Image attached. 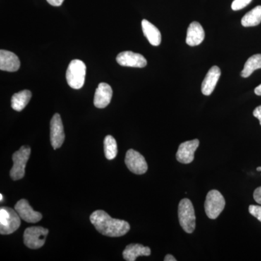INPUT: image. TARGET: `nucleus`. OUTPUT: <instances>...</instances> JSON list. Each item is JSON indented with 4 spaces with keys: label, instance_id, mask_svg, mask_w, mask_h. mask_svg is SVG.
Masks as SVG:
<instances>
[{
    "label": "nucleus",
    "instance_id": "a878e982",
    "mask_svg": "<svg viewBox=\"0 0 261 261\" xmlns=\"http://www.w3.org/2000/svg\"><path fill=\"white\" fill-rule=\"evenodd\" d=\"M253 116L259 120L261 126V106H258V107H257L254 110Z\"/></svg>",
    "mask_w": 261,
    "mask_h": 261
},
{
    "label": "nucleus",
    "instance_id": "1a4fd4ad",
    "mask_svg": "<svg viewBox=\"0 0 261 261\" xmlns=\"http://www.w3.org/2000/svg\"><path fill=\"white\" fill-rule=\"evenodd\" d=\"M64 140V128L61 117L58 113H56L50 122L51 145L55 149L59 148L63 145Z\"/></svg>",
    "mask_w": 261,
    "mask_h": 261
},
{
    "label": "nucleus",
    "instance_id": "f257e3e1",
    "mask_svg": "<svg viewBox=\"0 0 261 261\" xmlns=\"http://www.w3.org/2000/svg\"><path fill=\"white\" fill-rule=\"evenodd\" d=\"M90 221L99 233L111 238L123 236L130 230L127 221L113 219L104 211H94L90 216Z\"/></svg>",
    "mask_w": 261,
    "mask_h": 261
},
{
    "label": "nucleus",
    "instance_id": "4be33fe9",
    "mask_svg": "<svg viewBox=\"0 0 261 261\" xmlns=\"http://www.w3.org/2000/svg\"><path fill=\"white\" fill-rule=\"evenodd\" d=\"M105 155L108 160H113L118 154V147L114 137L111 135L106 136L104 140Z\"/></svg>",
    "mask_w": 261,
    "mask_h": 261
},
{
    "label": "nucleus",
    "instance_id": "aec40b11",
    "mask_svg": "<svg viewBox=\"0 0 261 261\" xmlns=\"http://www.w3.org/2000/svg\"><path fill=\"white\" fill-rule=\"evenodd\" d=\"M261 22V6L255 7L244 15L241 23L244 27H256Z\"/></svg>",
    "mask_w": 261,
    "mask_h": 261
},
{
    "label": "nucleus",
    "instance_id": "f8f14e48",
    "mask_svg": "<svg viewBox=\"0 0 261 261\" xmlns=\"http://www.w3.org/2000/svg\"><path fill=\"white\" fill-rule=\"evenodd\" d=\"M15 210L23 221L28 223H37L42 219V215L38 211L33 210L28 200L25 199L19 200L15 205Z\"/></svg>",
    "mask_w": 261,
    "mask_h": 261
},
{
    "label": "nucleus",
    "instance_id": "dca6fc26",
    "mask_svg": "<svg viewBox=\"0 0 261 261\" xmlns=\"http://www.w3.org/2000/svg\"><path fill=\"white\" fill-rule=\"evenodd\" d=\"M205 39V32L198 22H192L187 29L186 42L191 47L199 45Z\"/></svg>",
    "mask_w": 261,
    "mask_h": 261
},
{
    "label": "nucleus",
    "instance_id": "5701e85b",
    "mask_svg": "<svg viewBox=\"0 0 261 261\" xmlns=\"http://www.w3.org/2000/svg\"><path fill=\"white\" fill-rule=\"evenodd\" d=\"M251 2L252 0H233L232 4H231V9L234 11L243 9Z\"/></svg>",
    "mask_w": 261,
    "mask_h": 261
},
{
    "label": "nucleus",
    "instance_id": "ddd939ff",
    "mask_svg": "<svg viewBox=\"0 0 261 261\" xmlns=\"http://www.w3.org/2000/svg\"><path fill=\"white\" fill-rule=\"evenodd\" d=\"M113 90L111 86L106 83H100L98 85L94 94V105L97 108L107 107L112 99Z\"/></svg>",
    "mask_w": 261,
    "mask_h": 261
},
{
    "label": "nucleus",
    "instance_id": "423d86ee",
    "mask_svg": "<svg viewBox=\"0 0 261 261\" xmlns=\"http://www.w3.org/2000/svg\"><path fill=\"white\" fill-rule=\"evenodd\" d=\"M226 201L221 192L218 190H211L206 196L205 202V214L211 219H216L224 211Z\"/></svg>",
    "mask_w": 261,
    "mask_h": 261
},
{
    "label": "nucleus",
    "instance_id": "f03ea898",
    "mask_svg": "<svg viewBox=\"0 0 261 261\" xmlns=\"http://www.w3.org/2000/svg\"><path fill=\"white\" fill-rule=\"evenodd\" d=\"M178 220L182 228L187 233H191L196 227L195 209L191 200L182 199L180 201L178 209Z\"/></svg>",
    "mask_w": 261,
    "mask_h": 261
},
{
    "label": "nucleus",
    "instance_id": "a211bd4d",
    "mask_svg": "<svg viewBox=\"0 0 261 261\" xmlns=\"http://www.w3.org/2000/svg\"><path fill=\"white\" fill-rule=\"evenodd\" d=\"M142 27L144 35L152 45L159 46L161 44V34L155 25L145 19L142 21Z\"/></svg>",
    "mask_w": 261,
    "mask_h": 261
},
{
    "label": "nucleus",
    "instance_id": "7ed1b4c3",
    "mask_svg": "<svg viewBox=\"0 0 261 261\" xmlns=\"http://www.w3.org/2000/svg\"><path fill=\"white\" fill-rule=\"evenodd\" d=\"M85 63L80 60H73L66 71V80L71 88L80 89L83 87L86 76Z\"/></svg>",
    "mask_w": 261,
    "mask_h": 261
},
{
    "label": "nucleus",
    "instance_id": "cd10ccee",
    "mask_svg": "<svg viewBox=\"0 0 261 261\" xmlns=\"http://www.w3.org/2000/svg\"><path fill=\"white\" fill-rule=\"evenodd\" d=\"M164 260L165 261H176V259L175 258V257H173L172 255H170V254H168V255H166V256L165 257Z\"/></svg>",
    "mask_w": 261,
    "mask_h": 261
},
{
    "label": "nucleus",
    "instance_id": "39448f33",
    "mask_svg": "<svg viewBox=\"0 0 261 261\" xmlns=\"http://www.w3.org/2000/svg\"><path fill=\"white\" fill-rule=\"evenodd\" d=\"M31 154L29 146H23L13 155V166L10 170V175L14 181L21 179L25 176V169Z\"/></svg>",
    "mask_w": 261,
    "mask_h": 261
},
{
    "label": "nucleus",
    "instance_id": "c85d7f7f",
    "mask_svg": "<svg viewBox=\"0 0 261 261\" xmlns=\"http://www.w3.org/2000/svg\"><path fill=\"white\" fill-rule=\"evenodd\" d=\"M255 94L257 96H261V84L255 89Z\"/></svg>",
    "mask_w": 261,
    "mask_h": 261
},
{
    "label": "nucleus",
    "instance_id": "7c9ffc66",
    "mask_svg": "<svg viewBox=\"0 0 261 261\" xmlns=\"http://www.w3.org/2000/svg\"><path fill=\"white\" fill-rule=\"evenodd\" d=\"M257 171H261V167H257Z\"/></svg>",
    "mask_w": 261,
    "mask_h": 261
},
{
    "label": "nucleus",
    "instance_id": "412c9836",
    "mask_svg": "<svg viewBox=\"0 0 261 261\" xmlns=\"http://www.w3.org/2000/svg\"><path fill=\"white\" fill-rule=\"evenodd\" d=\"M261 68V54L254 55L247 59L242 70L241 75L243 78H247L253 73L255 70Z\"/></svg>",
    "mask_w": 261,
    "mask_h": 261
},
{
    "label": "nucleus",
    "instance_id": "c756f323",
    "mask_svg": "<svg viewBox=\"0 0 261 261\" xmlns=\"http://www.w3.org/2000/svg\"><path fill=\"white\" fill-rule=\"evenodd\" d=\"M3 194H0V200L3 201Z\"/></svg>",
    "mask_w": 261,
    "mask_h": 261
},
{
    "label": "nucleus",
    "instance_id": "2eb2a0df",
    "mask_svg": "<svg viewBox=\"0 0 261 261\" xmlns=\"http://www.w3.org/2000/svg\"><path fill=\"white\" fill-rule=\"evenodd\" d=\"M220 76H221V69L219 67L215 65L209 70L205 80L202 82V87H201L204 95L209 96L213 93L216 84L219 82Z\"/></svg>",
    "mask_w": 261,
    "mask_h": 261
},
{
    "label": "nucleus",
    "instance_id": "9d476101",
    "mask_svg": "<svg viewBox=\"0 0 261 261\" xmlns=\"http://www.w3.org/2000/svg\"><path fill=\"white\" fill-rule=\"evenodd\" d=\"M117 63L121 66L133 68H145L147 64L145 57L139 53L126 51L119 53L116 58Z\"/></svg>",
    "mask_w": 261,
    "mask_h": 261
},
{
    "label": "nucleus",
    "instance_id": "bb28decb",
    "mask_svg": "<svg viewBox=\"0 0 261 261\" xmlns=\"http://www.w3.org/2000/svg\"><path fill=\"white\" fill-rule=\"evenodd\" d=\"M49 5L55 7H59L63 4L64 0H47Z\"/></svg>",
    "mask_w": 261,
    "mask_h": 261
},
{
    "label": "nucleus",
    "instance_id": "20e7f679",
    "mask_svg": "<svg viewBox=\"0 0 261 261\" xmlns=\"http://www.w3.org/2000/svg\"><path fill=\"white\" fill-rule=\"evenodd\" d=\"M20 219L16 211L8 207L0 208V233L10 234L20 227Z\"/></svg>",
    "mask_w": 261,
    "mask_h": 261
},
{
    "label": "nucleus",
    "instance_id": "6ab92c4d",
    "mask_svg": "<svg viewBox=\"0 0 261 261\" xmlns=\"http://www.w3.org/2000/svg\"><path fill=\"white\" fill-rule=\"evenodd\" d=\"M32 96V92L29 90H23L13 94L11 99L12 108L18 112L23 111L25 106L28 105Z\"/></svg>",
    "mask_w": 261,
    "mask_h": 261
},
{
    "label": "nucleus",
    "instance_id": "b1692460",
    "mask_svg": "<svg viewBox=\"0 0 261 261\" xmlns=\"http://www.w3.org/2000/svg\"><path fill=\"white\" fill-rule=\"evenodd\" d=\"M249 212L261 222V206L251 205L249 207Z\"/></svg>",
    "mask_w": 261,
    "mask_h": 261
},
{
    "label": "nucleus",
    "instance_id": "6e6552de",
    "mask_svg": "<svg viewBox=\"0 0 261 261\" xmlns=\"http://www.w3.org/2000/svg\"><path fill=\"white\" fill-rule=\"evenodd\" d=\"M125 163L130 171L137 175L144 174L148 168L144 156L135 149H130L127 151Z\"/></svg>",
    "mask_w": 261,
    "mask_h": 261
},
{
    "label": "nucleus",
    "instance_id": "393cba45",
    "mask_svg": "<svg viewBox=\"0 0 261 261\" xmlns=\"http://www.w3.org/2000/svg\"><path fill=\"white\" fill-rule=\"evenodd\" d=\"M254 200L261 205V187H257L253 193Z\"/></svg>",
    "mask_w": 261,
    "mask_h": 261
},
{
    "label": "nucleus",
    "instance_id": "0eeeda50",
    "mask_svg": "<svg viewBox=\"0 0 261 261\" xmlns=\"http://www.w3.org/2000/svg\"><path fill=\"white\" fill-rule=\"evenodd\" d=\"M49 230L42 226H32L24 231V244L30 249H39L45 243Z\"/></svg>",
    "mask_w": 261,
    "mask_h": 261
},
{
    "label": "nucleus",
    "instance_id": "4468645a",
    "mask_svg": "<svg viewBox=\"0 0 261 261\" xmlns=\"http://www.w3.org/2000/svg\"><path fill=\"white\" fill-rule=\"evenodd\" d=\"M18 57L12 51L1 49L0 51V69L4 71L15 72L20 68Z\"/></svg>",
    "mask_w": 261,
    "mask_h": 261
},
{
    "label": "nucleus",
    "instance_id": "f3484780",
    "mask_svg": "<svg viewBox=\"0 0 261 261\" xmlns=\"http://www.w3.org/2000/svg\"><path fill=\"white\" fill-rule=\"evenodd\" d=\"M151 250L149 247H145L140 244H130L127 245L123 250V258L127 261H135L140 256H149Z\"/></svg>",
    "mask_w": 261,
    "mask_h": 261
},
{
    "label": "nucleus",
    "instance_id": "9b49d317",
    "mask_svg": "<svg viewBox=\"0 0 261 261\" xmlns=\"http://www.w3.org/2000/svg\"><path fill=\"white\" fill-rule=\"evenodd\" d=\"M200 141L193 140L183 142L178 147L176 152V159L184 164L191 163L195 159V152L198 148Z\"/></svg>",
    "mask_w": 261,
    "mask_h": 261
}]
</instances>
